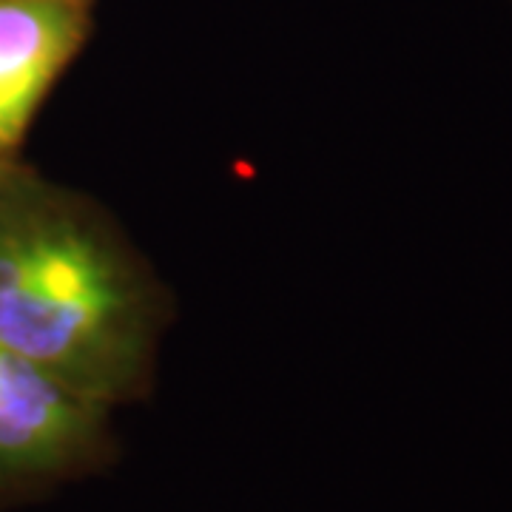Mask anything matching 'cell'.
I'll use <instances>...</instances> for the list:
<instances>
[{
    "label": "cell",
    "instance_id": "cell-1",
    "mask_svg": "<svg viewBox=\"0 0 512 512\" xmlns=\"http://www.w3.org/2000/svg\"><path fill=\"white\" fill-rule=\"evenodd\" d=\"M0 345L103 410L140 382L146 339L134 285L69 214H0Z\"/></svg>",
    "mask_w": 512,
    "mask_h": 512
},
{
    "label": "cell",
    "instance_id": "cell-2",
    "mask_svg": "<svg viewBox=\"0 0 512 512\" xmlns=\"http://www.w3.org/2000/svg\"><path fill=\"white\" fill-rule=\"evenodd\" d=\"M103 407L0 345V484L72 467L97 439Z\"/></svg>",
    "mask_w": 512,
    "mask_h": 512
},
{
    "label": "cell",
    "instance_id": "cell-3",
    "mask_svg": "<svg viewBox=\"0 0 512 512\" xmlns=\"http://www.w3.org/2000/svg\"><path fill=\"white\" fill-rule=\"evenodd\" d=\"M89 32L86 0H0V157Z\"/></svg>",
    "mask_w": 512,
    "mask_h": 512
}]
</instances>
